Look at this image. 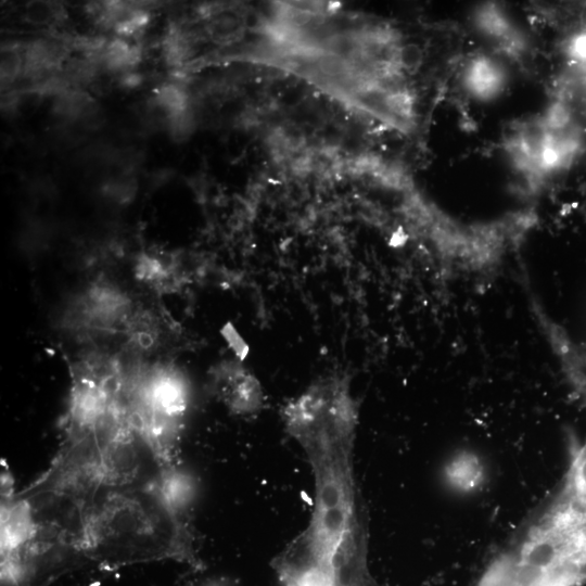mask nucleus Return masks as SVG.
Returning <instances> with one entry per match:
<instances>
[{
    "mask_svg": "<svg viewBox=\"0 0 586 586\" xmlns=\"http://www.w3.org/2000/svg\"><path fill=\"white\" fill-rule=\"evenodd\" d=\"M216 395L233 412L252 413L263 405V392L256 378L239 364L228 361L213 371Z\"/></svg>",
    "mask_w": 586,
    "mask_h": 586,
    "instance_id": "f257e3e1",
    "label": "nucleus"
},
{
    "mask_svg": "<svg viewBox=\"0 0 586 586\" xmlns=\"http://www.w3.org/2000/svg\"><path fill=\"white\" fill-rule=\"evenodd\" d=\"M156 102L168 118L187 111V94L175 84H165L156 91Z\"/></svg>",
    "mask_w": 586,
    "mask_h": 586,
    "instance_id": "f03ea898",
    "label": "nucleus"
},
{
    "mask_svg": "<svg viewBox=\"0 0 586 586\" xmlns=\"http://www.w3.org/2000/svg\"><path fill=\"white\" fill-rule=\"evenodd\" d=\"M495 69L487 62L480 61L473 65L469 75L471 87L480 92H491L496 84Z\"/></svg>",
    "mask_w": 586,
    "mask_h": 586,
    "instance_id": "7ed1b4c3",
    "label": "nucleus"
},
{
    "mask_svg": "<svg viewBox=\"0 0 586 586\" xmlns=\"http://www.w3.org/2000/svg\"><path fill=\"white\" fill-rule=\"evenodd\" d=\"M1 81L3 84L13 82L22 73L23 59L21 53L13 47H5L1 50Z\"/></svg>",
    "mask_w": 586,
    "mask_h": 586,
    "instance_id": "20e7f679",
    "label": "nucleus"
},
{
    "mask_svg": "<svg viewBox=\"0 0 586 586\" xmlns=\"http://www.w3.org/2000/svg\"><path fill=\"white\" fill-rule=\"evenodd\" d=\"M56 16V8L47 2H31L26 10L29 23L47 24Z\"/></svg>",
    "mask_w": 586,
    "mask_h": 586,
    "instance_id": "39448f33",
    "label": "nucleus"
},
{
    "mask_svg": "<svg viewBox=\"0 0 586 586\" xmlns=\"http://www.w3.org/2000/svg\"><path fill=\"white\" fill-rule=\"evenodd\" d=\"M421 60L422 53L417 46H406L400 51L399 61L408 68L418 66L421 63Z\"/></svg>",
    "mask_w": 586,
    "mask_h": 586,
    "instance_id": "423d86ee",
    "label": "nucleus"
},
{
    "mask_svg": "<svg viewBox=\"0 0 586 586\" xmlns=\"http://www.w3.org/2000/svg\"><path fill=\"white\" fill-rule=\"evenodd\" d=\"M547 124L553 128L562 127L569 119L566 110L561 104H555L547 113Z\"/></svg>",
    "mask_w": 586,
    "mask_h": 586,
    "instance_id": "0eeeda50",
    "label": "nucleus"
},
{
    "mask_svg": "<svg viewBox=\"0 0 586 586\" xmlns=\"http://www.w3.org/2000/svg\"><path fill=\"white\" fill-rule=\"evenodd\" d=\"M483 16V24L485 28L491 29L492 31H500L504 28L501 18L492 12H486Z\"/></svg>",
    "mask_w": 586,
    "mask_h": 586,
    "instance_id": "6e6552de",
    "label": "nucleus"
},
{
    "mask_svg": "<svg viewBox=\"0 0 586 586\" xmlns=\"http://www.w3.org/2000/svg\"><path fill=\"white\" fill-rule=\"evenodd\" d=\"M575 50L577 53L584 58H586V37H581L575 42Z\"/></svg>",
    "mask_w": 586,
    "mask_h": 586,
    "instance_id": "1a4fd4ad",
    "label": "nucleus"
}]
</instances>
